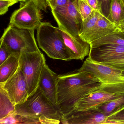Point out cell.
Returning <instances> with one entry per match:
<instances>
[{
  "label": "cell",
  "mask_w": 124,
  "mask_h": 124,
  "mask_svg": "<svg viewBox=\"0 0 124 124\" xmlns=\"http://www.w3.org/2000/svg\"><path fill=\"white\" fill-rule=\"evenodd\" d=\"M101 85L98 79L78 70L58 75V108L62 115L72 110L83 96L99 90Z\"/></svg>",
  "instance_id": "cell-1"
},
{
  "label": "cell",
  "mask_w": 124,
  "mask_h": 124,
  "mask_svg": "<svg viewBox=\"0 0 124 124\" xmlns=\"http://www.w3.org/2000/svg\"><path fill=\"white\" fill-rule=\"evenodd\" d=\"M37 40L39 47L53 59L71 61V55L61 35L49 22H42L38 28Z\"/></svg>",
  "instance_id": "cell-2"
},
{
  "label": "cell",
  "mask_w": 124,
  "mask_h": 124,
  "mask_svg": "<svg viewBox=\"0 0 124 124\" xmlns=\"http://www.w3.org/2000/svg\"><path fill=\"white\" fill-rule=\"evenodd\" d=\"M14 111L22 116L45 117L61 122L62 117L58 108L45 96L39 87L25 102L16 105Z\"/></svg>",
  "instance_id": "cell-3"
},
{
  "label": "cell",
  "mask_w": 124,
  "mask_h": 124,
  "mask_svg": "<svg viewBox=\"0 0 124 124\" xmlns=\"http://www.w3.org/2000/svg\"><path fill=\"white\" fill-rule=\"evenodd\" d=\"M19 66L26 79L29 96L39 87L43 70L46 65L45 55L41 51L20 52Z\"/></svg>",
  "instance_id": "cell-4"
},
{
  "label": "cell",
  "mask_w": 124,
  "mask_h": 124,
  "mask_svg": "<svg viewBox=\"0 0 124 124\" xmlns=\"http://www.w3.org/2000/svg\"><path fill=\"white\" fill-rule=\"evenodd\" d=\"M34 32V30L18 28L10 24L5 30L0 41L13 53L20 52L22 50L28 52H40Z\"/></svg>",
  "instance_id": "cell-5"
},
{
  "label": "cell",
  "mask_w": 124,
  "mask_h": 124,
  "mask_svg": "<svg viewBox=\"0 0 124 124\" xmlns=\"http://www.w3.org/2000/svg\"><path fill=\"white\" fill-rule=\"evenodd\" d=\"M40 10L34 0L21 1L19 8L12 14L10 24L21 29L37 30L42 23Z\"/></svg>",
  "instance_id": "cell-6"
},
{
  "label": "cell",
  "mask_w": 124,
  "mask_h": 124,
  "mask_svg": "<svg viewBox=\"0 0 124 124\" xmlns=\"http://www.w3.org/2000/svg\"><path fill=\"white\" fill-rule=\"evenodd\" d=\"M51 10L59 28L72 37H80L79 32L83 20L73 1L64 7Z\"/></svg>",
  "instance_id": "cell-7"
},
{
  "label": "cell",
  "mask_w": 124,
  "mask_h": 124,
  "mask_svg": "<svg viewBox=\"0 0 124 124\" xmlns=\"http://www.w3.org/2000/svg\"><path fill=\"white\" fill-rule=\"evenodd\" d=\"M90 74L99 80L100 83L112 84L124 83L122 71L110 66L95 62L87 58L78 69Z\"/></svg>",
  "instance_id": "cell-8"
},
{
  "label": "cell",
  "mask_w": 124,
  "mask_h": 124,
  "mask_svg": "<svg viewBox=\"0 0 124 124\" xmlns=\"http://www.w3.org/2000/svg\"><path fill=\"white\" fill-rule=\"evenodd\" d=\"M0 88L15 106L23 103L29 96L26 79L19 66L8 80L0 83Z\"/></svg>",
  "instance_id": "cell-9"
},
{
  "label": "cell",
  "mask_w": 124,
  "mask_h": 124,
  "mask_svg": "<svg viewBox=\"0 0 124 124\" xmlns=\"http://www.w3.org/2000/svg\"><path fill=\"white\" fill-rule=\"evenodd\" d=\"M107 117L97 107L72 110L62 115L61 122L64 124H105Z\"/></svg>",
  "instance_id": "cell-10"
},
{
  "label": "cell",
  "mask_w": 124,
  "mask_h": 124,
  "mask_svg": "<svg viewBox=\"0 0 124 124\" xmlns=\"http://www.w3.org/2000/svg\"><path fill=\"white\" fill-rule=\"evenodd\" d=\"M123 94L112 93L102 90H97L87 93L80 99L75 104L72 110L95 108L105 102L118 98Z\"/></svg>",
  "instance_id": "cell-11"
},
{
  "label": "cell",
  "mask_w": 124,
  "mask_h": 124,
  "mask_svg": "<svg viewBox=\"0 0 124 124\" xmlns=\"http://www.w3.org/2000/svg\"><path fill=\"white\" fill-rule=\"evenodd\" d=\"M88 58L100 63L120 59L124 58V46L108 44L90 48Z\"/></svg>",
  "instance_id": "cell-12"
},
{
  "label": "cell",
  "mask_w": 124,
  "mask_h": 124,
  "mask_svg": "<svg viewBox=\"0 0 124 124\" xmlns=\"http://www.w3.org/2000/svg\"><path fill=\"white\" fill-rule=\"evenodd\" d=\"M57 29L69 51L71 60L76 59L83 61L85 56H88L90 50L89 43L80 37L71 36L59 27H57Z\"/></svg>",
  "instance_id": "cell-13"
},
{
  "label": "cell",
  "mask_w": 124,
  "mask_h": 124,
  "mask_svg": "<svg viewBox=\"0 0 124 124\" xmlns=\"http://www.w3.org/2000/svg\"><path fill=\"white\" fill-rule=\"evenodd\" d=\"M58 75L46 64L43 70L39 87L45 96L58 108Z\"/></svg>",
  "instance_id": "cell-14"
},
{
  "label": "cell",
  "mask_w": 124,
  "mask_h": 124,
  "mask_svg": "<svg viewBox=\"0 0 124 124\" xmlns=\"http://www.w3.org/2000/svg\"><path fill=\"white\" fill-rule=\"evenodd\" d=\"M61 121L45 117L29 116L17 114L14 111L6 116L0 119V123L4 124H59Z\"/></svg>",
  "instance_id": "cell-15"
},
{
  "label": "cell",
  "mask_w": 124,
  "mask_h": 124,
  "mask_svg": "<svg viewBox=\"0 0 124 124\" xmlns=\"http://www.w3.org/2000/svg\"><path fill=\"white\" fill-rule=\"evenodd\" d=\"M118 29L116 25L101 13L87 42L90 44L95 40L114 32Z\"/></svg>",
  "instance_id": "cell-16"
},
{
  "label": "cell",
  "mask_w": 124,
  "mask_h": 124,
  "mask_svg": "<svg viewBox=\"0 0 124 124\" xmlns=\"http://www.w3.org/2000/svg\"><path fill=\"white\" fill-rule=\"evenodd\" d=\"M20 55V52H14L0 65V83L5 82L16 71L19 66Z\"/></svg>",
  "instance_id": "cell-17"
},
{
  "label": "cell",
  "mask_w": 124,
  "mask_h": 124,
  "mask_svg": "<svg viewBox=\"0 0 124 124\" xmlns=\"http://www.w3.org/2000/svg\"><path fill=\"white\" fill-rule=\"evenodd\" d=\"M107 18L119 29L124 26V3L122 0H113Z\"/></svg>",
  "instance_id": "cell-18"
},
{
  "label": "cell",
  "mask_w": 124,
  "mask_h": 124,
  "mask_svg": "<svg viewBox=\"0 0 124 124\" xmlns=\"http://www.w3.org/2000/svg\"><path fill=\"white\" fill-rule=\"evenodd\" d=\"M100 14L99 11L93 10L90 15L82 22L79 36L81 39L87 42L96 24Z\"/></svg>",
  "instance_id": "cell-19"
},
{
  "label": "cell",
  "mask_w": 124,
  "mask_h": 124,
  "mask_svg": "<svg viewBox=\"0 0 124 124\" xmlns=\"http://www.w3.org/2000/svg\"><path fill=\"white\" fill-rule=\"evenodd\" d=\"M124 46V36L120 33L119 29L112 33L99 38L90 43V48L97 47L104 45Z\"/></svg>",
  "instance_id": "cell-20"
},
{
  "label": "cell",
  "mask_w": 124,
  "mask_h": 124,
  "mask_svg": "<svg viewBox=\"0 0 124 124\" xmlns=\"http://www.w3.org/2000/svg\"><path fill=\"white\" fill-rule=\"evenodd\" d=\"M124 107V94L116 98L105 102L97 107L108 117Z\"/></svg>",
  "instance_id": "cell-21"
},
{
  "label": "cell",
  "mask_w": 124,
  "mask_h": 124,
  "mask_svg": "<svg viewBox=\"0 0 124 124\" xmlns=\"http://www.w3.org/2000/svg\"><path fill=\"white\" fill-rule=\"evenodd\" d=\"M0 117L2 119L13 112L16 106L11 101L3 90L0 88Z\"/></svg>",
  "instance_id": "cell-22"
},
{
  "label": "cell",
  "mask_w": 124,
  "mask_h": 124,
  "mask_svg": "<svg viewBox=\"0 0 124 124\" xmlns=\"http://www.w3.org/2000/svg\"><path fill=\"white\" fill-rule=\"evenodd\" d=\"M74 4L80 14L83 21L87 18L94 10L86 0H74Z\"/></svg>",
  "instance_id": "cell-23"
},
{
  "label": "cell",
  "mask_w": 124,
  "mask_h": 124,
  "mask_svg": "<svg viewBox=\"0 0 124 124\" xmlns=\"http://www.w3.org/2000/svg\"><path fill=\"white\" fill-rule=\"evenodd\" d=\"M99 90L114 93H124V83L112 84H101Z\"/></svg>",
  "instance_id": "cell-24"
},
{
  "label": "cell",
  "mask_w": 124,
  "mask_h": 124,
  "mask_svg": "<svg viewBox=\"0 0 124 124\" xmlns=\"http://www.w3.org/2000/svg\"><path fill=\"white\" fill-rule=\"evenodd\" d=\"M106 124H124V107L108 116Z\"/></svg>",
  "instance_id": "cell-25"
},
{
  "label": "cell",
  "mask_w": 124,
  "mask_h": 124,
  "mask_svg": "<svg viewBox=\"0 0 124 124\" xmlns=\"http://www.w3.org/2000/svg\"><path fill=\"white\" fill-rule=\"evenodd\" d=\"M113 0H98L101 8V13L107 18L110 11V7Z\"/></svg>",
  "instance_id": "cell-26"
},
{
  "label": "cell",
  "mask_w": 124,
  "mask_h": 124,
  "mask_svg": "<svg viewBox=\"0 0 124 124\" xmlns=\"http://www.w3.org/2000/svg\"><path fill=\"white\" fill-rule=\"evenodd\" d=\"M47 4L51 10L64 7L74 0H46Z\"/></svg>",
  "instance_id": "cell-27"
},
{
  "label": "cell",
  "mask_w": 124,
  "mask_h": 124,
  "mask_svg": "<svg viewBox=\"0 0 124 124\" xmlns=\"http://www.w3.org/2000/svg\"><path fill=\"white\" fill-rule=\"evenodd\" d=\"M19 2V0H0V15L6 13L9 7Z\"/></svg>",
  "instance_id": "cell-28"
},
{
  "label": "cell",
  "mask_w": 124,
  "mask_h": 124,
  "mask_svg": "<svg viewBox=\"0 0 124 124\" xmlns=\"http://www.w3.org/2000/svg\"><path fill=\"white\" fill-rule=\"evenodd\" d=\"M13 53L3 42H0V65L2 64Z\"/></svg>",
  "instance_id": "cell-29"
},
{
  "label": "cell",
  "mask_w": 124,
  "mask_h": 124,
  "mask_svg": "<svg viewBox=\"0 0 124 124\" xmlns=\"http://www.w3.org/2000/svg\"><path fill=\"white\" fill-rule=\"evenodd\" d=\"M101 63L110 66L117 69L121 71H124V58L115 61Z\"/></svg>",
  "instance_id": "cell-30"
},
{
  "label": "cell",
  "mask_w": 124,
  "mask_h": 124,
  "mask_svg": "<svg viewBox=\"0 0 124 124\" xmlns=\"http://www.w3.org/2000/svg\"><path fill=\"white\" fill-rule=\"evenodd\" d=\"M88 5L94 10L101 12V8L99 3L98 0H86Z\"/></svg>",
  "instance_id": "cell-31"
},
{
  "label": "cell",
  "mask_w": 124,
  "mask_h": 124,
  "mask_svg": "<svg viewBox=\"0 0 124 124\" xmlns=\"http://www.w3.org/2000/svg\"><path fill=\"white\" fill-rule=\"evenodd\" d=\"M37 3L41 10L46 11L47 7L48 6L46 0H34Z\"/></svg>",
  "instance_id": "cell-32"
},
{
  "label": "cell",
  "mask_w": 124,
  "mask_h": 124,
  "mask_svg": "<svg viewBox=\"0 0 124 124\" xmlns=\"http://www.w3.org/2000/svg\"><path fill=\"white\" fill-rule=\"evenodd\" d=\"M120 33L124 36V30H120Z\"/></svg>",
  "instance_id": "cell-33"
},
{
  "label": "cell",
  "mask_w": 124,
  "mask_h": 124,
  "mask_svg": "<svg viewBox=\"0 0 124 124\" xmlns=\"http://www.w3.org/2000/svg\"><path fill=\"white\" fill-rule=\"evenodd\" d=\"M120 30H124V26L122 27L121 28H120Z\"/></svg>",
  "instance_id": "cell-34"
},
{
  "label": "cell",
  "mask_w": 124,
  "mask_h": 124,
  "mask_svg": "<svg viewBox=\"0 0 124 124\" xmlns=\"http://www.w3.org/2000/svg\"><path fill=\"white\" fill-rule=\"evenodd\" d=\"M122 74L123 76H124V71H122Z\"/></svg>",
  "instance_id": "cell-35"
},
{
  "label": "cell",
  "mask_w": 124,
  "mask_h": 124,
  "mask_svg": "<svg viewBox=\"0 0 124 124\" xmlns=\"http://www.w3.org/2000/svg\"><path fill=\"white\" fill-rule=\"evenodd\" d=\"M20 2H21V1H23V2H24V1H27V0H19Z\"/></svg>",
  "instance_id": "cell-36"
},
{
  "label": "cell",
  "mask_w": 124,
  "mask_h": 124,
  "mask_svg": "<svg viewBox=\"0 0 124 124\" xmlns=\"http://www.w3.org/2000/svg\"><path fill=\"white\" fill-rule=\"evenodd\" d=\"M122 1H123V2H124V0H122Z\"/></svg>",
  "instance_id": "cell-37"
},
{
  "label": "cell",
  "mask_w": 124,
  "mask_h": 124,
  "mask_svg": "<svg viewBox=\"0 0 124 124\" xmlns=\"http://www.w3.org/2000/svg\"><path fill=\"white\" fill-rule=\"evenodd\" d=\"M19 1H20V0H19Z\"/></svg>",
  "instance_id": "cell-38"
}]
</instances>
